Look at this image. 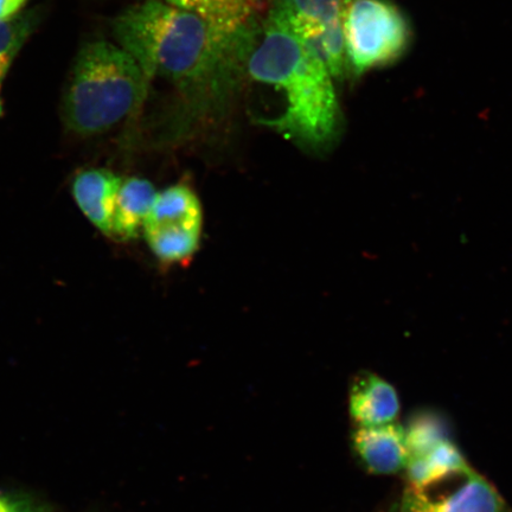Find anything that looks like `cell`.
Returning a JSON list of instances; mask_svg holds the SVG:
<instances>
[{"label": "cell", "mask_w": 512, "mask_h": 512, "mask_svg": "<svg viewBox=\"0 0 512 512\" xmlns=\"http://www.w3.org/2000/svg\"><path fill=\"white\" fill-rule=\"evenodd\" d=\"M256 28L222 30L160 0L131 6L112 25L119 47L142 70L146 95L153 82L168 89L165 137L174 139L227 117L245 86Z\"/></svg>", "instance_id": "1"}, {"label": "cell", "mask_w": 512, "mask_h": 512, "mask_svg": "<svg viewBox=\"0 0 512 512\" xmlns=\"http://www.w3.org/2000/svg\"><path fill=\"white\" fill-rule=\"evenodd\" d=\"M328 64L292 32L267 21L256 28L246 81L271 91L279 107L255 123L315 157L335 149L345 121Z\"/></svg>", "instance_id": "2"}, {"label": "cell", "mask_w": 512, "mask_h": 512, "mask_svg": "<svg viewBox=\"0 0 512 512\" xmlns=\"http://www.w3.org/2000/svg\"><path fill=\"white\" fill-rule=\"evenodd\" d=\"M145 98L144 76L133 57L110 42H89L76 57L64 94L63 124L75 136H99L138 117Z\"/></svg>", "instance_id": "3"}, {"label": "cell", "mask_w": 512, "mask_h": 512, "mask_svg": "<svg viewBox=\"0 0 512 512\" xmlns=\"http://www.w3.org/2000/svg\"><path fill=\"white\" fill-rule=\"evenodd\" d=\"M343 40L348 76L361 78L399 61L412 41V29L390 0H347Z\"/></svg>", "instance_id": "4"}, {"label": "cell", "mask_w": 512, "mask_h": 512, "mask_svg": "<svg viewBox=\"0 0 512 512\" xmlns=\"http://www.w3.org/2000/svg\"><path fill=\"white\" fill-rule=\"evenodd\" d=\"M203 210L200 198L187 184L158 192L143 232L153 255L163 265L185 264L200 247Z\"/></svg>", "instance_id": "5"}, {"label": "cell", "mask_w": 512, "mask_h": 512, "mask_svg": "<svg viewBox=\"0 0 512 512\" xmlns=\"http://www.w3.org/2000/svg\"><path fill=\"white\" fill-rule=\"evenodd\" d=\"M347 0H274L267 21L279 25L317 51L332 76L347 78L343 14Z\"/></svg>", "instance_id": "6"}, {"label": "cell", "mask_w": 512, "mask_h": 512, "mask_svg": "<svg viewBox=\"0 0 512 512\" xmlns=\"http://www.w3.org/2000/svg\"><path fill=\"white\" fill-rule=\"evenodd\" d=\"M400 512H507L504 499L469 464L422 485L407 484Z\"/></svg>", "instance_id": "7"}, {"label": "cell", "mask_w": 512, "mask_h": 512, "mask_svg": "<svg viewBox=\"0 0 512 512\" xmlns=\"http://www.w3.org/2000/svg\"><path fill=\"white\" fill-rule=\"evenodd\" d=\"M352 447L366 469L375 475H395L405 471L408 447L405 427L387 425L357 427L352 434Z\"/></svg>", "instance_id": "8"}, {"label": "cell", "mask_w": 512, "mask_h": 512, "mask_svg": "<svg viewBox=\"0 0 512 512\" xmlns=\"http://www.w3.org/2000/svg\"><path fill=\"white\" fill-rule=\"evenodd\" d=\"M123 178L106 169H86L72 182V194L83 215L100 232L111 238L112 221Z\"/></svg>", "instance_id": "9"}, {"label": "cell", "mask_w": 512, "mask_h": 512, "mask_svg": "<svg viewBox=\"0 0 512 512\" xmlns=\"http://www.w3.org/2000/svg\"><path fill=\"white\" fill-rule=\"evenodd\" d=\"M349 408L358 427L387 425L394 422L400 412L399 395L392 384L379 375L362 371L352 380Z\"/></svg>", "instance_id": "10"}, {"label": "cell", "mask_w": 512, "mask_h": 512, "mask_svg": "<svg viewBox=\"0 0 512 512\" xmlns=\"http://www.w3.org/2000/svg\"><path fill=\"white\" fill-rule=\"evenodd\" d=\"M157 194L153 184L145 178H123L115 202L111 239L130 241L138 238Z\"/></svg>", "instance_id": "11"}, {"label": "cell", "mask_w": 512, "mask_h": 512, "mask_svg": "<svg viewBox=\"0 0 512 512\" xmlns=\"http://www.w3.org/2000/svg\"><path fill=\"white\" fill-rule=\"evenodd\" d=\"M175 8L192 12L215 27L239 31L254 22L258 0H160Z\"/></svg>", "instance_id": "12"}, {"label": "cell", "mask_w": 512, "mask_h": 512, "mask_svg": "<svg viewBox=\"0 0 512 512\" xmlns=\"http://www.w3.org/2000/svg\"><path fill=\"white\" fill-rule=\"evenodd\" d=\"M40 22L41 15L37 9L21 12L8 21L0 22V117L3 114L2 88L6 75Z\"/></svg>", "instance_id": "13"}, {"label": "cell", "mask_w": 512, "mask_h": 512, "mask_svg": "<svg viewBox=\"0 0 512 512\" xmlns=\"http://www.w3.org/2000/svg\"><path fill=\"white\" fill-rule=\"evenodd\" d=\"M465 464L467 463L462 452L451 439H448L425 456L408 459L405 470L408 478L407 484L430 483Z\"/></svg>", "instance_id": "14"}, {"label": "cell", "mask_w": 512, "mask_h": 512, "mask_svg": "<svg viewBox=\"0 0 512 512\" xmlns=\"http://www.w3.org/2000/svg\"><path fill=\"white\" fill-rule=\"evenodd\" d=\"M405 431L408 459L425 456L450 439L441 421L428 414L416 415L408 422Z\"/></svg>", "instance_id": "15"}, {"label": "cell", "mask_w": 512, "mask_h": 512, "mask_svg": "<svg viewBox=\"0 0 512 512\" xmlns=\"http://www.w3.org/2000/svg\"><path fill=\"white\" fill-rule=\"evenodd\" d=\"M14 512H51V510L48 505L34 498L21 496L14 498Z\"/></svg>", "instance_id": "16"}, {"label": "cell", "mask_w": 512, "mask_h": 512, "mask_svg": "<svg viewBox=\"0 0 512 512\" xmlns=\"http://www.w3.org/2000/svg\"><path fill=\"white\" fill-rule=\"evenodd\" d=\"M28 0H0V22L21 14Z\"/></svg>", "instance_id": "17"}, {"label": "cell", "mask_w": 512, "mask_h": 512, "mask_svg": "<svg viewBox=\"0 0 512 512\" xmlns=\"http://www.w3.org/2000/svg\"><path fill=\"white\" fill-rule=\"evenodd\" d=\"M0 512H14V498L0 494Z\"/></svg>", "instance_id": "18"}]
</instances>
